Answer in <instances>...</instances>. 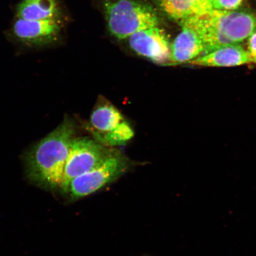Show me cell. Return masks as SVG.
Returning <instances> with one entry per match:
<instances>
[{"mask_svg":"<svg viewBox=\"0 0 256 256\" xmlns=\"http://www.w3.org/2000/svg\"><path fill=\"white\" fill-rule=\"evenodd\" d=\"M75 127L68 118L36 144L26 156L27 174L35 183L49 188H60Z\"/></svg>","mask_w":256,"mask_h":256,"instance_id":"6da1fadb","label":"cell"},{"mask_svg":"<svg viewBox=\"0 0 256 256\" xmlns=\"http://www.w3.org/2000/svg\"><path fill=\"white\" fill-rule=\"evenodd\" d=\"M182 20L200 34L206 47L204 54L218 48L240 44L256 31V12L250 11L212 9Z\"/></svg>","mask_w":256,"mask_h":256,"instance_id":"7a4b0ae2","label":"cell"},{"mask_svg":"<svg viewBox=\"0 0 256 256\" xmlns=\"http://www.w3.org/2000/svg\"><path fill=\"white\" fill-rule=\"evenodd\" d=\"M108 30L119 40L136 32L158 27V14L150 6L135 0H118L105 4Z\"/></svg>","mask_w":256,"mask_h":256,"instance_id":"3957f363","label":"cell"},{"mask_svg":"<svg viewBox=\"0 0 256 256\" xmlns=\"http://www.w3.org/2000/svg\"><path fill=\"white\" fill-rule=\"evenodd\" d=\"M88 130L94 140L105 146H123L134 136L129 123L110 102H98L92 110Z\"/></svg>","mask_w":256,"mask_h":256,"instance_id":"277c9868","label":"cell"},{"mask_svg":"<svg viewBox=\"0 0 256 256\" xmlns=\"http://www.w3.org/2000/svg\"><path fill=\"white\" fill-rule=\"evenodd\" d=\"M127 160L118 152H114L108 158L86 174L70 182L65 192L72 200H76L100 190L126 171Z\"/></svg>","mask_w":256,"mask_h":256,"instance_id":"5b68a950","label":"cell"},{"mask_svg":"<svg viewBox=\"0 0 256 256\" xmlns=\"http://www.w3.org/2000/svg\"><path fill=\"white\" fill-rule=\"evenodd\" d=\"M106 147L88 138H74L67 156L60 188L65 191L73 178L90 171L103 162L114 152Z\"/></svg>","mask_w":256,"mask_h":256,"instance_id":"8992f818","label":"cell"},{"mask_svg":"<svg viewBox=\"0 0 256 256\" xmlns=\"http://www.w3.org/2000/svg\"><path fill=\"white\" fill-rule=\"evenodd\" d=\"M134 52L160 65L168 66L171 44L164 30L158 26L136 32L129 38Z\"/></svg>","mask_w":256,"mask_h":256,"instance_id":"52a82bcc","label":"cell"},{"mask_svg":"<svg viewBox=\"0 0 256 256\" xmlns=\"http://www.w3.org/2000/svg\"><path fill=\"white\" fill-rule=\"evenodd\" d=\"M62 30L60 19L46 20H28L18 18L12 32L18 41L28 46H44L58 40Z\"/></svg>","mask_w":256,"mask_h":256,"instance_id":"ba28073f","label":"cell"},{"mask_svg":"<svg viewBox=\"0 0 256 256\" xmlns=\"http://www.w3.org/2000/svg\"><path fill=\"white\" fill-rule=\"evenodd\" d=\"M179 22L182 30L171 44L168 66L190 63L206 52L203 40L197 31L184 20Z\"/></svg>","mask_w":256,"mask_h":256,"instance_id":"9c48e42d","label":"cell"},{"mask_svg":"<svg viewBox=\"0 0 256 256\" xmlns=\"http://www.w3.org/2000/svg\"><path fill=\"white\" fill-rule=\"evenodd\" d=\"M188 64L204 67H232L250 62L246 49L240 44H236L218 48Z\"/></svg>","mask_w":256,"mask_h":256,"instance_id":"30bf717a","label":"cell"},{"mask_svg":"<svg viewBox=\"0 0 256 256\" xmlns=\"http://www.w3.org/2000/svg\"><path fill=\"white\" fill-rule=\"evenodd\" d=\"M17 16L28 20H57L60 11L57 0H23L18 6Z\"/></svg>","mask_w":256,"mask_h":256,"instance_id":"8fae6325","label":"cell"},{"mask_svg":"<svg viewBox=\"0 0 256 256\" xmlns=\"http://www.w3.org/2000/svg\"><path fill=\"white\" fill-rule=\"evenodd\" d=\"M158 2L166 14L178 21L212 9L210 0H158Z\"/></svg>","mask_w":256,"mask_h":256,"instance_id":"7c38bea8","label":"cell"},{"mask_svg":"<svg viewBox=\"0 0 256 256\" xmlns=\"http://www.w3.org/2000/svg\"><path fill=\"white\" fill-rule=\"evenodd\" d=\"M244 0H210L212 9L218 10H236Z\"/></svg>","mask_w":256,"mask_h":256,"instance_id":"4fadbf2b","label":"cell"},{"mask_svg":"<svg viewBox=\"0 0 256 256\" xmlns=\"http://www.w3.org/2000/svg\"><path fill=\"white\" fill-rule=\"evenodd\" d=\"M246 50L248 54L250 62L256 65V31L248 37Z\"/></svg>","mask_w":256,"mask_h":256,"instance_id":"5bb4252c","label":"cell"}]
</instances>
